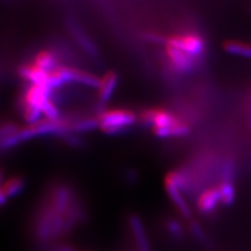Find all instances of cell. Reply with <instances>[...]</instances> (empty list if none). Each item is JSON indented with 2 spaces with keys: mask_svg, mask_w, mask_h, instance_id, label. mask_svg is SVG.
I'll list each match as a JSON object with an SVG mask.
<instances>
[{
  "mask_svg": "<svg viewBox=\"0 0 251 251\" xmlns=\"http://www.w3.org/2000/svg\"><path fill=\"white\" fill-rule=\"evenodd\" d=\"M31 228L36 244L40 250L69 234L64 215L53 209L44 198L39 202L35 210Z\"/></svg>",
  "mask_w": 251,
  "mask_h": 251,
  "instance_id": "6da1fadb",
  "label": "cell"
},
{
  "mask_svg": "<svg viewBox=\"0 0 251 251\" xmlns=\"http://www.w3.org/2000/svg\"><path fill=\"white\" fill-rule=\"evenodd\" d=\"M99 129L108 135L126 134L137 125V114L132 110L114 108L101 110L97 114Z\"/></svg>",
  "mask_w": 251,
  "mask_h": 251,
  "instance_id": "7a4b0ae2",
  "label": "cell"
},
{
  "mask_svg": "<svg viewBox=\"0 0 251 251\" xmlns=\"http://www.w3.org/2000/svg\"><path fill=\"white\" fill-rule=\"evenodd\" d=\"M164 45L176 47L197 59L205 51V41L200 35L195 33L170 35L166 38Z\"/></svg>",
  "mask_w": 251,
  "mask_h": 251,
  "instance_id": "3957f363",
  "label": "cell"
},
{
  "mask_svg": "<svg viewBox=\"0 0 251 251\" xmlns=\"http://www.w3.org/2000/svg\"><path fill=\"white\" fill-rule=\"evenodd\" d=\"M164 54H166L168 65L177 74H191L197 66V58L176 49V47L164 45Z\"/></svg>",
  "mask_w": 251,
  "mask_h": 251,
  "instance_id": "277c9868",
  "label": "cell"
},
{
  "mask_svg": "<svg viewBox=\"0 0 251 251\" xmlns=\"http://www.w3.org/2000/svg\"><path fill=\"white\" fill-rule=\"evenodd\" d=\"M164 187H166V191L169 195L171 201L178 209L180 215L184 217L185 219H191L192 209H191L190 204H188L187 201L185 200L184 196L181 193L182 192L181 188H180L179 185L177 184L174 176L172 174V172H170L166 176V178H164Z\"/></svg>",
  "mask_w": 251,
  "mask_h": 251,
  "instance_id": "5b68a950",
  "label": "cell"
},
{
  "mask_svg": "<svg viewBox=\"0 0 251 251\" xmlns=\"http://www.w3.org/2000/svg\"><path fill=\"white\" fill-rule=\"evenodd\" d=\"M127 221L130 231L133 235V239H134L137 251H151L150 241H149L147 235L143 220L140 219L138 215L132 213L128 215Z\"/></svg>",
  "mask_w": 251,
  "mask_h": 251,
  "instance_id": "8992f818",
  "label": "cell"
},
{
  "mask_svg": "<svg viewBox=\"0 0 251 251\" xmlns=\"http://www.w3.org/2000/svg\"><path fill=\"white\" fill-rule=\"evenodd\" d=\"M117 82H119V75L114 72H108L104 75L103 77H100V83L98 88V109L99 112H100L101 108H103L108 100L111 99L112 94L116 88Z\"/></svg>",
  "mask_w": 251,
  "mask_h": 251,
  "instance_id": "52a82bcc",
  "label": "cell"
},
{
  "mask_svg": "<svg viewBox=\"0 0 251 251\" xmlns=\"http://www.w3.org/2000/svg\"><path fill=\"white\" fill-rule=\"evenodd\" d=\"M219 203H221V196H220L219 187H209L204 190L197 199L196 205L199 213L203 215H208L217 208Z\"/></svg>",
  "mask_w": 251,
  "mask_h": 251,
  "instance_id": "ba28073f",
  "label": "cell"
},
{
  "mask_svg": "<svg viewBox=\"0 0 251 251\" xmlns=\"http://www.w3.org/2000/svg\"><path fill=\"white\" fill-rule=\"evenodd\" d=\"M31 62L47 73H50L53 69H56L57 67L62 65L59 50L52 49H44L39 50L38 52H36Z\"/></svg>",
  "mask_w": 251,
  "mask_h": 251,
  "instance_id": "9c48e42d",
  "label": "cell"
},
{
  "mask_svg": "<svg viewBox=\"0 0 251 251\" xmlns=\"http://www.w3.org/2000/svg\"><path fill=\"white\" fill-rule=\"evenodd\" d=\"M67 25H68L70 33H72V35L75 38V40L78 43V45H80L82 49L89 54V56L97 57L99 54L97 47L92 43L88 35L85 33L82 26L74 19H68Z\"/></svg>",
  "mask_w": 251,
  "mask_h": 251,
  "instance_id": "30bf717a",
  "label": "cell"
},
{
  "mask_svg": "<svg viewBox=\"0 0 251 251\" xmlns=\"http://www.w3.org/2000/svg\"><path fill=\"white\" fill-rule=\"evenodd\" d=\"M191 128L188 124H186L183 120L170 126L168 128L154 130L152 131L153 134L159 138H173V137H182L190 134Z\"/></svg>",
  "mask_w": 251,
  "mask_h": 251,
  "instance_id": "8fae6325",
  "label": "cell"
},
{
  "mask_svg": "<svg viewBox=\"0 0 251 251\" xmlns=\"http://www.w3.org/2000/svg\"><path fill=\"white\" fill-rule=\"evenodd\" d=\"M225 52L242 58L251 59V44L237 40H227L222 45Z\"/></svg>",
  "mask_w": 251,
  "mask_h": 251,
  "instance_id": "7c38bea8",
  "label": "cell"
},
{
  "mask_svg": "<svg viewBox=\"0 0 251 251\" xmlns=\"http://www.w3.org/2000/svg\"><path fill=\"white\" fill-rule=\"evenodd\" d=\"M26 186L25 179L21 176H13L3 182L1 190L7 198H14L21 194Z\"/></svg>",
  "mask_w": 251,
  "mask_h": 251,
  "instance_id": "4fadbf2b",
  "label": "cell"
},
{
  "mask_svg": "<svg viewBox=\"0 0 251 251\" xmlns=\"http://www.w3.org/2000/svg\"><path fill=\"white\" fill-rule=\"evenodd\" d=\"M220 191V196H221V203L225 206H230L235 201V187L232 181H226L222 180L221 183L218 186Z\"/></svg>",
  "mask_w": 251,
  "mask_h": 251,
  "instance_id": "5bb4252c",
  "label": "cell"
},
{
  "mask_svg": "<svg viewBox=\"0 0 251 251\" xmlns=\"http://www.w3.org/2000/svg\"><path fill=\"white\" fill-rule=\"evenodd\" d=\"M164 227H166L168 233L175 240H180L183 238V227L178 220L169 218L166 223H164Z\"/></svg>",
  "mask_w": 251,
  "mask_h": 251,
  "instance_id": "9a60e30c",
  "label": "cell"
},
{
  "mask_svg": "<svg viewBox=\"0 0 251 251\" xmlns=\"http://www.w3.org/2000/svg\"><path fill=\"white\" fill-rule=\"evenodd\" d=\"M190 229L192 231V233L194 234V237L197 239L199 242H205L206 241V234L204 232V230L202 229V227L200 226V224L195 221V220H192L190 222Z\"/></svg>",
  "mask_w": 251,
  "mask_h": 251,
  "instance_id": "2e32d148",
  "label": "cell"
},
{
  "mask_svg": "<svg viewBox=\"0 0 251 251\" xmlns=\"http://www.w3.org/2000/svg\"><path fill=\"white\" fill-rule=\"evenodd\" d=\"M40 251H76V249L72 245L64 244V243H52Z\"/></svg>",
  "mask_w": 251,
  "mask_h": 251,
  "instance_id": "e0dca14e",
  "label": "cell"
},
{
  "mask_svg": "<svg viewBox=\"0 0 251 251\" xmlns=\"http://www.w3.org/2000/svg\"><path fill=\"white\" fill-rule=\"evenodd\" d=\"M7 199H9V198L6 197L5 194L3 193V191L1 190V188H0V207H1L2 205H4V204L7 201Z\"/></svg>",
  "mask_w": 251,
  "mask_h": 251,
  "instance_id": "ac0fdd59",
  "label": "cell"
},
{
  "mask_svg": "<svg viewBox=\"0 0 251 251\" xmlns=\"http://www.w3.org/2000/svg\"><path fill=\"white\" fill-rule=\"evenodd\" d=\"M3 182H4V181H3V173H2L1 170H0V188H1Z\"/></svg>",
  "mask_w": 251,
  "mask_h": 251,
  "instance_id": "d6986e66",
  "label": "cell"
}]
</instances>
